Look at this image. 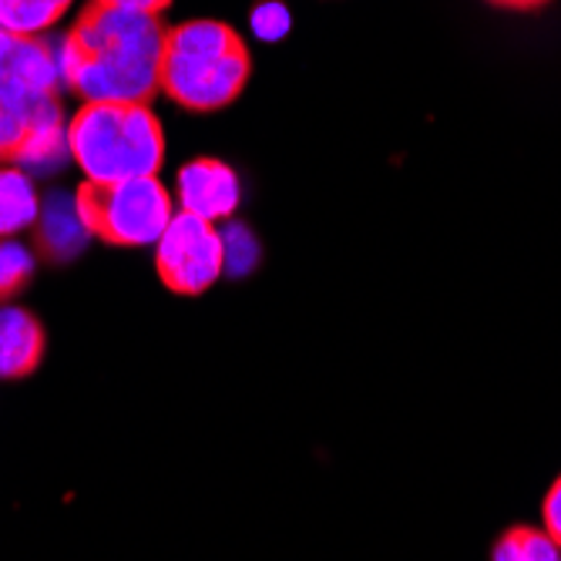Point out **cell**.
<instances>
[{
	"instance_id": "cell-1",
	"label": "cell",
	"mask_w": 561,
	"mask_h": 561,
	"mask_svg": "<svg viewBox=\"0 0 561 561\" xmlns=\"http://www.w3.org/2000/svg\"><path fill=\"white\" fill-rule=\"evenodd\" d=\"M162 18L91 4L61 37L55 58L61 81L81 101H148L159 94Z\"/></svg>"
},
{
	"instance_id": "cell-2",
	"label": "cell",
	"mask_w": 561,
	"mask_h": 561,
	"mask_svg": "<svg viewBox=\"0 0 561 561\" xmlns=\"http://www.w3.org/2000/svg\"><path fill=\"white\" fill-rule=\"evenodd\" d=\"M252 55L236 27L195 18L165 31L159 91L179 108L209 115L222 112L245 91Z\"/></svg>"
},
{
	"instance_id": "cell-3",
	"label": "cell",
	"mask_w": 561,
	"mask_h": 561,
	"mask_svg": "<svg viewBox=\"0 0 561 561\" xmlns=\"http://www.w3.org/2000/svg\"><path fill=\"white\" fill-rule=\"evenodd\" d=\"M68 156L84 182L159 175L165 128L145 101H81L68 122Z\"/></svg>"
},
{
	"instance_id": "cell-4",
	"label": "cell",
	"mask_w": 561,
	"mask_h": 561,
	"mask_svg": "<svg viewBox=\"0 0 561 561\" xmlns=\"http://www.w3.org/2000/svg\"><path fill=\"white\" fill-rule=\"evenodd\" d=\"M78 216L88 236L115 249L156 245L175 216V195L159 175L81 182L75 192Z\"/></svg>"
},
{
	"instance_id": "cell-5",
	"label": "cell",
	"mask_w": 561,
	"mask_h": 561,
	"mask_svg": "<svg viewBox=\"0 0 561 561\" xmlns=\"http://www.w3.org/2000/svg\"><path fill=\"white\" fill-rule=\"evenodd\" d=\"M61 71L41 37H14L0 31V108L31 125L61 122Z\"/></svg>"
},
{
	"instance_id": "cell-6",
	"label": "cell",
	"mask_w": 561,
	"mask_h": 561,
	"mask_svg": "<svg viewBox=\"0 0 561 561\" xmlns=\"http://www.w3.org/2000/svg\"><path fill=\"white\" fill-rule=\"evenodd\" d=\"M226 270L222 232L188 213L172 216L162 239L156 242V273L165 289L179 296H198L219 283Z\"/></svg>"
},
{
	"instance_id": "cell-7",
	"label": "cell",
	"mask_w": 561,
	"mask_h": 561,
	"mask_svg": "<svg viewBox=\"0 0 561 561\" xmlns=\"http://www.w3.org/2000/svg\"><path fill=\"white\" fill-rule=\"evenodd\" d=\"M239 202H242V185H239V175L232 165L202 156L179 169V179H175V209L179 213H188L195 219H206L216 226V222L236 216Z\"/></svg>"
},
{
	"instance_id": "cell-8",
	"label": "cell",
	"mask_w": 561,
	"mask_h": 561,
	"mask_svg": "<svg viewBox=\"0 0 561 561\" xmlns=\"http://www.w3.org/2000/svg\"><path fill=\"white\" fill-rule=\"evenodd\" d=\"M47 350L41 320L24 306H0V380L31 377Z\"/></svg>"
},
{
	"instance_id": "cell-9",
	"label": "cell",
	"mask_w": 561,
	"mask_h": 561,
	"mask_svg": "<svg viewBox=\"0 0 561 561\" xmlns=\"http://www.w3.org/2000/svg\"><path fill=\"white\" fill-rule=\"evenodd\" d=\"M34 229V256H44L50 263H68L81 256L88 245V229L78 216V206L65 195H50L41 202V213Z\"/></svg>"
},
{
	"instance_id": "cell-10",
	"label": "cell",
	"mask_w": 561,
	"mask_h": 561,
	"mask_svg": "<svg viewBox=\"0 0 561 561\" xmlns=\"http://www.w3.org/2000/svg\"><path fill=\"white\" fill-rule=\"evenodd\" d=\"M41 198L34 179L18 165H0V239H11L37 222Z\"/></svg>"
},
{
	"instance_id": "cell-11",
	"label": "cell",
	"mask_w": 561,
	"mask_h": 561,
	"mask_svg": "<svg viewBox=\"0 0 561 561\" xmlns=\"http://www.w3.org/2000/svg\"><path fill=\"white\" fill-rule=\"evenodd\" d=\"M75 0H0V31L14 37H41L55 27Z\"/></svg>"
},
{
	"instance_id": "cell-12",
	"label": "cell",
	"mask_w": 561,
	"mask_h": 561,
	"mask_svg": "<svg viewBox=\"0 0 561 561\" xmlns=\"http://www.w3.org/2000/svg\"><path fill=\"white\" fill-rule=\"evenodd\" d=\"M491 561H561V548L538 525H512L494 541Z\"/></svg>"
},
{
	"instance_id": "cell-13",
	"label": "cell",
	"mask_w": 561,
	"mask_h": 561,
	"mask_svg": "<svg viewBox=\"0 0 561 561\" xmlns=\"http://www.w3.org/2000/svg\"><path fill=\"white\" fill-rule=\"evenodd\" d=\"M31 279H34V249L14 239H0V306L24 293Z\"/></svg>"
},
{
	"instance_id": "cell-14",
	"label": "cell",
	"mask_w": 561,
	"mask_h": 561,
	"mask_svg": "<svg viewBox=\"0 0 561 561\" xmlns=\"http://www.w3.org/2000/svg\"><path fill=\"white\" fill-rule=\"evenodd\" d=\"M541 528L554 538V545L561 548V474L551 481L545 501H541Z\"/></svg>"
},
{
	"instance_id": "cell-15",
	"label": "cell",
	"mask_w": 561,
	"mask_h": 561,
	"mask_svg": "<svg viewBox=\"0 0 561 561\" xmlns=\"http://www.w3.org/2000/svg\"><path fill=\"white\" fill-rule=\"evenodd\" d=\"M94 4H105V8H118V11H135V14H151V18H162L172 0H94Z\"/></svg>"
},
{
	"instance_id": "cell-16",
	"label": "cell",
	"mask_w": 561,
	"mask_h": 561,
	"mask_svg": "<svg viewBox=\"0 0 561 561\" xmlns=\"http://www.w3.org/2000/svg\"><path fill=\"white\" fill-rule=\"evenodd\" d=\"M491 8H501V11H518V14H528V11H541L548 8L551 0H488Z\"/></svg>"
}]
</instances>
